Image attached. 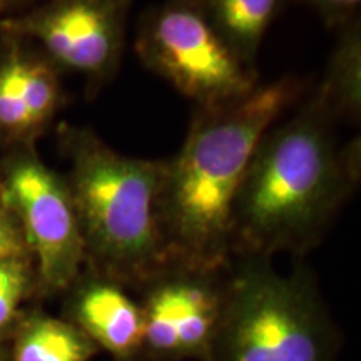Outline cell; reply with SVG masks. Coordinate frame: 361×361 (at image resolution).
I'll return each mask as SVG.
<instances>
[{
    "label": "cell",
    "instance_id": "obj_1",
    "mask_svg": "<svg viewBox=\"0 0 361 361\" xmlns=\"http://www.w3.org/2000/svg\"><path fill=\"white\" fill-rule=\"evenodd\" d=\"M336 126L308 90L263 134L233 204V256L303 258L322 243L361 183L360 135L341 141Z\"/></svg>",
    "mask_w": 361,
    "mask_h": 361
},
{
    "label": "cell",
    "instance_id": "obj_2",
    "mask_svg": "<svg viewBox=\"0 0 361 361\" xmlns=\"http://www.w3.org/2000/svg\"><path fill=\"white\" fill-rule=\"evenodd\" d=\"M310 82L286 74L218 106H194L183 147L166 159L159 197L169 264L221 269L233 258V204L259 139Z\"/></svg>",
    "mask_w": 361,
    "mask_h": 361
},
{
    "label": "cell",
    "instance_id": "obj_3",
    "mask_svg": "<svg viewBox=\"0 0 361 361\" xmlns=\"http://www.w3.org/2000/svg\"><path fill=\"white\" fill-rule=\"evenodd\" d=\"M56 133L84 268L139 290L169 266L159 218L166 159L126 156L87 126L62 123Z\"/></svg>",
    "mask_w": 361,
    "mask_h": 361
},
{
    "label": "cell",
    "instance_id": "obj_4",
    "mask_svg": "<svg viewBox=\"0 0 361 361\" xmlns=\"http://www.w3.org/2000/svg\"><path fill=\"white\" fill-rule=\"evenodd\" d=\"M134 51L144 67L194 106H218L250 94L259 72L229 51L207 19L202 0H162L139 19Z\"/></svg>",
    "mask_w": 361,
    "mask_h": 361
},
{
    "label": "cell",
    "instance_id": "obj_5",
    "mask_svg": "<svg viewBox=\"0 0 361 361\" xmlns=\"http://www.w3.org/2000/svg\"><path fill=\"white\" fill-rule=\"evenodd\" d=\"M0 189L32 256L37 295L64 293L84 269V245L64 174L49 168L37 146L0 156Z\"/></svg>",
    "mask_w": 361,
    "mask_h": 361
},
{
    "label": "cell",
    "instance_id": "obj_6",
    "mask_svg": "<svg viewBox=\"0 0 361 361\" xmlns=\"http://www.w3.org/2000/svg\"><path fill=\"white\" fill-rule=\"evenodd\" d=\"M130 8L133 0H45L0 22V34L32 42L96 96L119 72Z\"/></svg>",
    "mask_w": 361,
    "mask_h": 361
},
{
    "label": "cell",
    "instance_id": "obj_7",
    "mask_svg": "<svg viewBox=\"0 0 361 361\" xmlns=\"http://www.w3.org/2000/svg\"><path fill=\"white\" fill-rule=\"evenodd\" d=\"M283 281L271 258L229 259L211 361H281Z\"/></svg>",
    "mask_w": 361,
    "mask_h": 361
},
{
    "label": "cell",
    "instance_id": "obj_8",
    "mask_svg": "<svg viewBox=\"0 0 361 361\" xmlns=\"http://www.w3.org/2000/svg\"><path fill=\"white\" fill-rule=\"evenodd\" d=\"M64 295L66 319L99 350L116 361H135L142 355V310L128 288L84 268Z\"/></svg>",
    "mask_w": 361,
    "mask_h": 361
},
{
    "label": "cell",
    "instance_id": "obj_9",
    "mask_svg": "<svg viewBox=\"0 0 361 361\" xmlns=\"http://www.w3.org/2000/svg\"><path fill=\"white\" fill-rule=\"evenodd\" d=\"M340 343L313 271L298 263L284 273L281 361H336Z\"/></svg>",
    "mask_w": 361,
    "mask_h": 361
},
{
    "label": "cell",
    "instance_id": "obj_10",
    "mask_svg": "<svg viewBox=\"0 0 361 361\" xmlns=\"http://www.w3.org/2000/svg\"><path fill=\"white\" fill-rule=\"evenodd\" d=\"M310 96L338 124H358L361 119V19L338 30L326 71Z\"/></svg>",
    "mask_w": 361,
    "mask_h": 361
},
{
    "label": "cell",
    "instance_id": "obj_11",
    "mask_svg": "<svg viewBox=\"0 0 361 361\" xmlns=\"http://www.w3.org/2000/svg\"><path fill=\"white\" fill-rule=\"evenodd\" d=\"M290 0H202L211 25L243 66L258 72V56L269 27Z\"/></svg>",
    "mask_w": 361,
    "mask_h": 361
},
{
    "label": "cell",
    "instance_id": "obj_12",
    "mask_svg": "<svg viewBox=\"0 0 361 361\" xmlns=\"http://www.w3.org/2000/svg\"><path fill=\"white\" fill-rule=\"evenodd\" d=\"M11 361H90L97 346L69 319L27 311L12 331Z\"/></svg>",
    "mask_w": 361,
    "mask_h": 361
},
{
    "label": "cell",
    "instance_id": "obj_13",
    "mask_svg": "<svg viewBox=\"0 0 361 361\" xmlns=\"http://www.w3.org/2000/svg\"><path fill=\"white\" fill-rule=\"evenodd\" d=\"M20 42L22 92L30 123L40 139L54 128L66 104L62 72L32 42L24 39Z\"/></svg>",
    "mask_w": 361,
    "mask_h": 361
},
{
    "label": "cell",
    "instance_id": "obj_14",
    "mask_svg": "<svg viewBox=\"0 0 361 361\" xmlns=\"http://www.w3.org/2000/svg\"><path fill=\"white\" fill-rule=\"evenodd\" d=\"M20 39L0 34V151L37 146L20 79Z\"/></svg>",
    "mask_w": 361,
    "mask_h": 361
},
{
    "label": "cell",
    "instance_id": "obj_15",
    "mask_svg": "<svg viewBox=\"0 0 361 361\" xmlns=\"http://www.w3.org/2000/svg\"><path fill=\"white\" fill-rule=\"evenodd\" d=\"M37 295L35 266L30 256L0 259V340L11 338L25 300Z\"/></svg>",
    "mask_w": 361,
    "mask_h": 361
},
{
    "label": "cell",
    "instance_id": "obj_16",
    "mask_svg": "<svg viewBox=\"0 0 361 361\" xmlns=\"http://www.w3.org/2000/svg\"><path fill=\"white\" fill-rule=\"evenodd\" d=\"M310 7L328 29L340 30L360 19L361 0H293Z\"/></svg>",
    "mask_w": 361,
    "mask_h": 361
},
{
    "label": "cell",
    "instance_id": "obj_17",
    "mask_svg": "<svg viewBox=\"0 0 361 361\" xmlns=\"http://www.w3.org/2000/svg\"><path fill=\"white\" fill-rule=\"evenodd\" d=\"M12 256H30V252L27 250L19 221L13 216L0 189V259Z\"/></svg>",
    "mask_w": 361,
    "mask_h": 361
},
{
    "label": "cell",
    "instance_id": "obj_18",
    "mask_svg": "<svg viewBox=\"0 0 361 361\" xmlns=\"http://www.w3.org/2000/svg\"><path fill=\"white\" fill-rule=\"evenodd\" d=\"M45 0H0V22L20 16Z\"/></svg>",
    "mask_w": 361,
    "mask_h": 361
},
{
    "label": "cell",
    "instance_id": "obj_19",
    "mask_svg": "<svg viewBox=\"0 0 361 361\" xmlns=\"http://www.w3.org/2000/svg\"><path fill=\"white\" fill-rule=\"evenodd\" d=\"M0 361H11V346L7 340H0Z\"/></svg>",
    "mask_w": 361,
    "mask_h": 361
}]
</instances>
